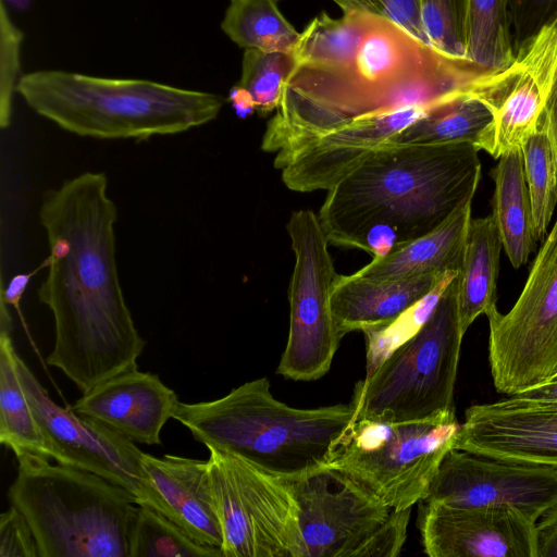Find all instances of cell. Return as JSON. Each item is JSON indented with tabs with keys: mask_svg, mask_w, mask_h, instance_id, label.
<instances>
[{
	"mask_svg": "<svg viewBox=\"0 0 557 557\" xmlns=\"http://www.w3.org/2000/svg\"><path fill=\"white\" fill-rule=\"evenodd\" d=\"M116 220L103 172H84L41 197L39 221L49 255L37 295L54 321L47 363L60 369L82 394L137 368L146 345L120 284Z\"/></svg>",
	"mask_w": 557,
	"mask_h": 557,
	"instance_id": "6da1fadb",
	"label": "cell"
},
{
	"mask_svg": "<svg viewBox=\"0 0 557 557\" xmlns=\"http://www.w3.org/2000/svg\"><path fill=\"white\" fill-rule=\"evenodd\" d=\"M479 151L470 143L377 149L327 190L318 216L329 244L376 258L431 233L473 200Z\"/></svg>",
	"mask_w": 557,
	"mask_h": 557,
	"instance_id": "7a4b0ae2",
	"label": "cell"
},
{
	"mask_svg": "<svg viewBox=\"0 0 557 557\" xmlns=\"http://www.w3.org/2000/svg\"><path fill=\"white\" fill-rule=\"evenodd\" d=\"M498 72L445 53L413 72L377 82H352L326 70L297 66L267 124L261 149L281 159L359 120L412 108L432 110L466 96L482 98Z\"/></svg>",
	"mask_w": 557,
	"mask_h": 557,
	"instance_id": "3957f363",
	"label": "cell"
},
{
	"mask_svg": "<svg viewBox=\"0 0 557 557\" xmlns=\"http://www.w3.org/2000/svg\"><path fill=\"white\" fill-rule=\"evenodd\" d=\"M355 405L312 409L276 399L267 377L246 382L208 401H178L173 419L207 448L242 458L294 482L329 468L355 418Z\"/></svg>",
	"mask_w": 557,
	"mask_h": 557,
	"instance_id": "277c9868",
	"label": "cell"
},
{
	"mask_svg": "<svg viewBox=\"0 0 557 557\" xmlns=\"http://www.w3.org/2000/svg\"><path fill=\"white\" fill-rule=\"evenodd\" d=\"M16 92L34 112L69 133L139 141L208 124L218 117L226 100L221 95L148 79L61 70L21 76Z\"/></svg>",
	"mask_w": 557,
	"mask_h": 557,
	"instance_id": "5b68a950",
	"label": "cell"
},
{
	"mask_svg": "<svg viewBox=\"0 0 557 557\" xmlns=\"http://www.w3.org/2000/svg\"><path fill=\"white\" fill-rule=\"evenodd\" d=\"M16 458L8 497L29 523L38 557H128L137 503L127 490L38 454Z\"/></svg>",
	"mask_w": 557,
	"mask_h": 557,
	"instance_id": "8992f818",
	"label": "cell"
},
{
	"mask_svg": "<svg viewBox=\"0 0 557 557\" xmlns=\"http://www.w3.org/2000/svg\"><path fill=\"white\" fill-rule=\"evenodd\" d=\"M463 335L457 274L424 323L357 383L354 419L409 422L455 410Z\"/></svg>",
	"mask_w": 557,
	"mask_h": 557,
	"instance_id": "52a82bcc",
	"label": "cell"
},
{
	"mask_svg": "<svg viewBox=\"0 0 557 557\" xmlns=\"http://www.w3.org/2000/svg\"><path fill=\"white\" fill-rule=\"evenodd\" d=\"M455 410L409 422L354 419L329 468L337 469L399 511L426 497L459 429Z\"/></svg>",
	"mask_w": 557,
	"mask_h": 557,
	"instance_id": "ba28073f",
	"label": "cell"
},
{
	"mask_svg": "<svg viewBox=\"0 0 557 557\" xmlns=\"http://www.w3.org/2000/svg\"><path fill=\"white\" fill-rule=\"evenodd\" d=\"M206 478L223 557H306L292 482L208 447Z\"/></svg>",
	"mask_w": 557,
	"mask_h": 557,
	"instance_id": "9c48e42d",
	"label": "cell"
},
{
	"mask_svg": "<svg viewBox=\"0 0 557 557\" xmlns=\"http://www.w3.org/2000/svg\"><path fill=\"white\" fill-rule=\"evenodd\" d=\"M306 557H395L411 508L395 510L346 473L326 468L292 482Z\"/></svg>",
	"mask_w": 557,
	"mask_h": 557,
	"instance_id": "30bf717a",
	"label": "cell"
},
{
	"mask_svg": "<svg viewBox=\"0 0 557 557\" xmlns=\"http://www.w3.org/2000/svg\"><path fill=\"white\" fill-rule=\"evenodd\" d=\"M486 317L491 373L498 393L512 396L557 374V219L513 307Z\"/></svg>",
	"mask_w": 557,
	"mask_h": 557,
	"instance_id": "8fae6325",
	"label": "cell"
},
{
	"mask_svg": "<svg viewBox=\"0 0 557 557\" xmlns=\"http://www.w3.org/2000/svg\"><path fill=\"white\" fill-rule=\"evenodd\" d=\"M286 228L295 265L288 289V338L276 372L294 381H314L329 372L343 338L330 302L338 274L312 210L294 211Z\"/></svg>",
	"mask_w": 557,
	"mask_h": 557,
	"instance_id": "7c38bea8",
	"label": "cell"
},
{
	"mask_svg": "<svg viewBox=\"0 0 557 557\" xmlns=\"http://www.w3.org/2000/svg\"><path fill=\"white\" fill-rule=\"evenodd\" d=\"M17 367L48 458L102 476L127 490L137 505L156 510V496L143 467L144 451L106 424L57 405L20 357Z\"/></svg>",
	"mask_w": 557,
	"mask_h": 557,
	"instance_id": "4fadbf2b",
	"label": "cell"
},
{
	"mask_svg": "<svg viewBox=\"0 0 557 557\" xmlns=\"http://www.w3.org/2000/svg\"><path fill=\"white\" fill-rule=\"evenodd\" d=\"M423 500L454 507H510L536 523L557 506V467L450 449Z\"/></svg>",
	"mask_w": 557,
	"mask_h": 557,
	"instance_id": "5bb4252c",
	"label": "cell"
},
{
	"mask_svg": "<svg viewBox=\"0 0 557 557\" xmlns=\"http://www.w3.org/2000/svg\"><path fill=\"white\" fill-rule=\"evenodd\" d=\"M557 70V16L516 53L482 99L493 117L475 147L493 158L521 150L541 124Z\"/></svg>",
	"mask_w": 557,
	"mask_h": 557,
	"instance_id": "9a60e30c",
	"label": "cell"
},
{
	"mask_svg": "<svg viewBox=\"0 0 557 557\" xmlns=\"http://www.w3.org/2000/svg\"><path fill=\"white\" fill-rule=\"evenodd\" d=\"M419 504L418 528L430 557H536L535 522L513 508Z\"/></svg>",
	"mask_w": 557,
	"mask_h": 557,
	"instance_id": "2e32d148",
	"label": "cell"
},
{
	"mask_svg": "<svg viewBox=\"0 0 557 557\" xmlns=\"http://www.w3.org/2000/svg\"><path fill=\"white\" fill-rule=\"evenodd\" d=\"M454 449L557 467V401L518 396L470 406Z\"/></svg>",
	"mask_w": 557,
	"mask_h": 557,
	"instance_id": "e0dca14e",
	"label": "cell"
},
{
	"mask_svg": "<svg viewBox=\"0 0 557 557\" xmlns=\"http://www.w3.org/2000/svg\"><path fill=\"white\" fill-rule=\"evenodd\" d=\"M176 393L157 374L129 369L82 394L71 407L133 442L160 445L165 423L173 419Z\"/></svg>",
	"mask_w": 557,
	"mask_h": 557,
	"instance_id": "ac0fdd59",
	"label": "cell"
},
{
	"mask_svg": "<svg viewBox=\"0 0 557 557\" xmlns=\"http://www.w3.org/2000/svg\"><path fill=\"white\" fill-rule=\"evenodd\" d=\"M143 467L156 496V510L196 542L221 548L222 529L207 486L206 461L143 453Z\"/></svg>",
	"mask_w": 557,
	"mask_h": 557,
	"instance_id": "d6986e66",
	"label": "cell"
},
{
	"mask_svg": "<svg viewBox=\"0 0 557 557\" xmlns=\"http://www.w3.org/2000/svg\"><path fill=\"white\" fill-rule=\"evenodd\" d=\"M449 273L374 282L350 275H337L330 302L336 329L342 337L352 331L383 329L396 321L431 293Z\"/></svg>",
	"mask_w": 557,
	"mask_h": 557,
	"instance_id": "ffe728a7",
	"label": "cell"
},
{
	"mask_svg": "<svg viewBox=\"0 0 557 557\" xmlns=\"http://www.w3.org/2000/svg\"><path fill=\"white\" fill-rule=\"evenodd\" d=\"M471 205L472 201L465 203L431 233L373 258L352 274L367 281L387 282L459 272L472 219Z\"/></svg>",
	"mask_w": 557,
	"mask_h": 557,
	"instance_id": "44dd1931",
	"label": "cell"
},
{
	"mask_svg": "<svg viewBox=\"0 0 557 557\" xmlns=\"http://www.w3.org/2000/svg\"><path fill=\"white\" fill-rule=\"evenodd\" d=\"M502 248L493 214L471 219L458 272V312L463 333L478 317L497 309Z\"/></svg>",
	"mask_w": 557,
	"mask_h": 557,
	"instance_id": "7402d4cb",
	"label": "cell"
},
{
	"mask_svg": "<svg viewBox=\"0 0 557 557\" xmlns=\"http://www.w3.org/2000/svg\"><path fill=\"white\" fill-rule=\"evenodd\" d=\"M491 176L494 182L492 214L503 248L512 267L518 269L527 263L537 242L521 150L502 156Z\"/></svg>",
	"mask_w": 557,
	"mask_h": 557,
	"instance_id": "603a6c76",
	"label": "cell"
},
{
	"mask_svg": "<svg viewBox=\"0 0 557 557\" xmlns=\"http://www.w3.org/2000/svg\"><path fill=\"white\" fill-rule=\"evenodd\" d=\"M8 305L1 300L0 334V443L15 456H47L46 444L18 373V355L11 336Z\"/></svg>",
	"mask_w": 557,
	"mask_h": 557,
	"instance_id": "cb8c5ba5",
	"label": "cell"
},
{
	"mask_svg": "<svg viewBox=\"0 0 557 557\" xmlns=\"http://www.w3.org/2000/svg\"><path fill=\"white\" fill-rule=\"evenodd\" d=\"M492 111L478 96H466L430 110L385 146L470 143L475 146L492 122Z\"/></svg>",
	"mask_w": 557,
	"mask_h": 557,
	"instance_id": "d4e9b609",
	"label": "cell"
},
{
	"mask_svg": "<svg viewBox=\"0 0 557 557\" xmlns=\"http://www.w3.org/2000/svg\"><path fill=\"white\" fill-rule=\"evenodd\" d=\"M368 15L345 12L339 18L326 13L314 17L299 34L294 50L298 66L339 70L350 66L358 54Z\"/></svg>",
	"mask_w": 557,
	"mask_h": 557,
	"instance_id": "484cf974",
	"label": "cell"
},
{
	"mask_svg": "<svg viewBox=\"0 0 557 557\" xmlns=\"http://www.w3.org/2000/svg\"><path fill=\"white\" fill-rule=\"evenodd\" d=\"M277 3L278 0H231L221 28L245 50L292 52L299 33L281 13Z\"/></svg>",
	"mask_w": 557,
	"mask_h": 557,
	"instance_id": "4316f807",
	"label": "cell"
},
{
	"mask_svg": "<svg viewBox=\"0 0 557 557\" xmlns=\"http://www.w3.org/2000/svg\"><path fill=\"white\" fill-rule=\"evenodd\" d=\"M128 557H223V553L196 542L163 513L137 505L128 531Z\"/></svg>",
	"mask_w": 557,
	"mask_h": 557,
	"instance_id": "83f0119b",
	"label": "cell"
},
{
	"mask_svg": "<svg viewBox=\"0 0 557 557\" xmlns=\"http://www.w3.org/2000/svg\"><path fill=\"white\" fill-rule=\"evenodd\" d=\"M467 59L491 70L502 71L515 60L507 0H468Z\"/></svg>",
	"mask_w": 557,
	"mask_h": 557,
	"instance_id": "f1b7e54d",
	"label": "cell"
},
{
	"mask_svg": "<svg viewBox=\"0 0 557 557\" xmlns=\"http://www.w3.org/2000/svg\"><path fill=\"white\" fill-rule=\"evenodd\" d=\"M297 66L294 51L246 49L237 86L247 94L255 111L267 116L278 108L285 85Z\"/></svg>",
	"mask_w": 557,
	"mask_h": 557,
	"instance_id": "f546056e",
	"label": "cell"
},
{
	"mask_svg": "<svg viewBox=\"0 0 557 557\" xmlns=\"http://www.w3.org/2000/svg\"><path fill=\"white\" fill-rule=\"evenodd\" d=\"M536 240H542L557 203V163L544 126L521 148Z\"/></svg>",
	"mask_w": 557,
	"mask_h": 557,
	"instance_id": "4dcf8cb0",
	"label": "cell"
},
{
	"mask_svg": "<svg viewBox=\"0 0 557 557\" xmlns=\"http://www.w3.org/2000/svg\"><path fill=\"white\" fill-rule=\"evenodd\" d=\"M423 32L430 46L456 58H467L468 0H419Z\"/></svg>",
	"mask_w": 557,
	"mask_h": 557,
	"instance_id": "1f68e13d",
	"label": "cell"
},
{
	"mask_svg": "<svg viewBox=\"0 0 557 557\" xmlns=\"http://www.w3.org/2000/svg\"><path fill=\"white\" fill-rule=\"evenodd\" d=\"M23 33L11 21L3 2L0 4V124L10 125L12 99L18 84L20 49Z\"/></svg>",
	"mask_w": 557,
	"mask_h": 557,
	"instance_id": "d6a6232c",
	"label": "cell"
},
{
	"mask_svg": "<svg viewBox=\"0 0 557 557\" xmlns=\"http://www.w3.org/2000/svg\"><path fill=\"white\" fill-rule=\"evenodd\" d=\"M345 12L379 16L393 22L430 46L423 32L419 0H333ZM432 47V46H431Z\"/></svg>",
	"mask_w": 557,
	"mask_h": 557,
	"instance_id": "836d02e7",
	"label": "cell"
},
{
	"mask_svg": "<svg viewBox=\"0 0 557 557\" xmlns=\"http://www.w3.org/2000/svg\"><path fill=\"white\" fill-rule=\"evenodd\" d=\"M508 27L515 53L557 16V0H507Z\"/></svg>",
	"mask_w": 557,
	"mask_h": 557,
	"instance_id": "e575fe53",
	"label": "cell"
},
{
	"mask_svg": "<svg viewBox=\"0 0 557 557\" xmlns=\"http://www.w3.org/2000/svg\"><path fill=\"white\" fill-rule=\"evenodd\" d=\"M0 557H38L30 525L14 506L0 516Z\"/></svg>",
	"mask_w": 557,
	"mask_h": 557,
	"instance_id": "d590c367",
	"label": "cell"
},
{
	"mask_svg": "<svg viewBox=\"0 0 557 557\" xmlns=\"http://www.w3.org/2000/svg\"><path fill=\"white\" fill-rule=\"evenodd\" d=\"M535 523L536 557H557V506Z\"/></svg>",
	"mask_w": 557,
	"mask_h": 557,
	"instance_id": "8d00e7d4",
	"label": "cell"
},
{
	"mask_svg": "<svg viewBox=\"0 0 557 557\" xmlns=\"http://www.w3.org/2000/svg\"><path fill=\"white\" fill-rule=\"evenodd\" d=\"M46 260L35 270L29 273H21L13 276L5 288L1 289V300H3L8 306L11 305L18 312L21 319V307L20 301L21 298L34 274H36L41 268L46 267Z\"/></svg>",
	"mask_w": 557,
	"mask_h": 557,
	"instance_id": "74e56055",
	"label": "cell"
},
{
	"mask_svg": "<svg viewBox=\"0 0 557 557\" xmlns=\"http://www.w3.org/2000/svg\"><path fill=\"white\" fill-rule=\"evenodd\" d=\"M542 125L546 131L557 163V70L546 100Z\"/></svg>",
	"mask_w": 557,
	"mask_h": 557,
	"instance_id": "f35d334b",
	"label": "cell"
},
{
	"mask_svg": "<svg viewBox=\"0 0 557 557\" xmlns=\"http://www.w3.org/2000/svg\"><path fill=\"white\" fill-rule=\"evenodd\" d=\"M512 396H518L527 399L557 401V379L524 389L521 393Z\"/></svg>",
	"mask_w": 557,
	"mask_h": 557,
	"instance_id": "ab89813d",
	"label": "cell"
},
{
	"mask_svg": "<svg viewBox=\"0 0 557 557\" xmlns=\"http://www.w3.org/2000/svg\"><path fill=\"white\" fill-rule=\"evenodd\" d=\"M228 100L234 107L236 113L245 117L255 111L253 104L247 94L237 85L230 91Z\"/></svg>",
	"mask_w": 557,
	"mask_h": 557,
	"instance_id": "60d3db41",
	"label": "cell"
}]
</instances>
